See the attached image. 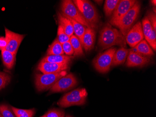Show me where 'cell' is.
<instances>
[{
  "instance_id": "603a6c76",
  "label": "cell",
  "mask_w": 156,
  "mask_h": 117,
  "mask_svg": "<svg viewBox=\"0 0 156 117\" xmlns=\"http://www.w3.org/2000/svg\"><path fill=\"white\" fill-rule=\"evenodd\" d=\"M119 2V0H106L104 6L105 15L108 17L111 16Z\"/></svg>"
},
{
  "instance_id": "7c38bea8",
  "label": "cell",
  "mask_w": 156,
  "mask_h": 117,
  "mask_svg": "<svg viewBox=\"0 0 156 117\" xmlns=\"http://www.w3.org/2000/svg\"><path fill=\"white\" fill-rule=\"evenodd\" d=\"M150 61V57L143 56L130 50L127 56L126 65L128 67H143Z\"/></svg>"
},
{
  "instance_id": "5b68a950",
  "label": "cell",
  "mask_w": 156,
  "mask_h": 117,
  "mask_svg": "<svg viewBox=\"0 0 156 117\" xmlns=\"http://www.w3.org/2000/svg\"><path fill=\"white\" fill-rule=\"evenodd\" d=\"M141 9V4L136 1L133 7L122 17L117 27L120 29V31L125 37L128 32L132 27L133 24L137 19Z\"/></svg>"
},
{
  "instance_id": "74e56055",
  "label": "cell",
  "mask_w": 156,
  "mask_h": 117,
  "mask_svg": "<svg viewBox=\"0 0 156 117\" xmlns=\"http://www.w3.org/2000/svg\"><path fill=\"white\" fill-rule=\"evenodd\" d=\"M71 117V116H67V117Z\"/></svg>"
},
{
  "instance_id": "f546056e",
  "label": "cell",
  "mask_w": 156,
  "mask_h": 117,
  "mask_svg": "<svg viewBox=\"0 0 156 117\" xmlns=\"http://www.w3.org/2000/svg\"><path fill=\"white\" fill-rule=\"evenodd\" d=\"M148 44L152 47V49L156 51V31L152 29L151 34L147 41Z\"/></svg>"
},
{
  "instance_id": "1f68e13d",
  "label": "cell",
  "mask_w": 156,
  "mask_h": 117,
  "mask_svg": "<svg viewBox=\"0 0 156 117\" xmlns=\"http://www.w3.org/2000/svg\"><path fill=\"white\" fill-rule=\"evenodd\" d=\"M7 43L6 38L4 37H0V50L5 49L7 46Z\"/></svg>"
},
{
  "instance_id": "52a82bcc",
  "label": "cell",
  "mask_w": 156,
  "mask_h": 117,
  "mask_svg": "<svg viewBox=\"0 0 156 117\" xmlns=\"http://www.w3.org/2000/svg\"><path fill=\"white\" fill-rule=\"evenodd\" d=\"M60 9L61 14L65 16L77 21V22L79 23L87 28H92L91 25L81 15L79 10H78L72 1L64 0L62 1L60 5Z\"/></svg>"
},
{
  "instance_id": "d590c367",
  "label": "cell",
  "mask_w": 156,
  "mask_h": 117,
  "mask_svg": "<svg viewBox=\"0 0 156 117\" xmlns=\"http://www.w3.org/2000/svg\"><path fill=\"white\" fill-rule=\"evenodd\" d=\"M46 117V115H45V114H44V115H43V116H41V117Z\"/></svg>"
},
{
  "instance_id": "484cf974",
  "label": "cell",
  "mask_w": 156,
  "mask_h": 117,
  "mask_svg": "<svg viewBox=\"0 0 156 117\" xmlns=\"http://www.w3.org/2000/svg\"><path fill=\"white\" fill-rule=\"evenodd\" d=\"M0 114L3 117H16L11 107L5 104H0Z\"/></svg>"
},
{
  "instance_id": "30bf717a",
  "label": "cell",
  "mask_w": 156,
  "mask_h": 117,
  "mask_svg": "<svg viewBox=\"0 0 156 117\" xmlns=\"http://www.w3.org/2000/svg\"><path fill=\"white\" fill-rule=\"evenodd\" d=\"M5 38L7 45L5 49L16 55L19 46L24 38L25 35L17 34L5 28Z\"/></svg>"
},
{
  "instance_id": "d4e9b609",
  "label": "cell",
  "mask_w": 156,
  "mask_h": 117,
  "mask_svg": "<svg viewBox=\"0 0 156 117\" xmlns=\"http://www.w3.org/2000/svg\"><path fill=\"white\" fill-rule=\"evenodd\" d=\"M11 76L5 72H0V90L5 88L10 83Z\"/></svg>"
},
{
  "instance_id": "cb8c5ba5",
  "label": "cell",
  "mask_w": 156,
  "mask_h": 117,
  "mask_svg": "<svg viewBox=\"0 0 156 117\" xmlns=\"http://www.w3.org/2000/svg\"><path fill=\"white\" fill-rule=\"evenodd\" d=\"M142 25L144 36L145 38V40L147 41L151 34V31L153 29L152 25L147 16H145L143 19Z\"/></svg>"
},
{
  "instance_id": "d6986e66",
  "label": "cell",
  "mask_w": 156,
  "mask_h": 117,
  "mask_svg": "<svg viewBox=\"0 0 156 117\" xmlns=\"http://www.w3.org/2000/svg\"><path fill=\"white\" fill-rule=\"evenodd\" d=\"M1 54L2 61L5 67L9 69H12L16 63V55L5 49L1 50Z\"/></svg>"
},
{
  "instance_id": "3957f363",
  "label": "cell",
  "mask_w": 156,
  "mask_h": 117,
  "mask_svg": "<svg viewBox=\"0 0 156 117\" xmlns=\"http://www.w3.org/2000/svg\"><path fill=\"white\" fill-rule=\"evenodd\" d=\"M87 95L86 89H77L64 95L58 102V104L62 108L82 105L86 103Z\"/></svg>"
},
{
  "instance_id": "ffe728a7",
  "label": "cell",
  "mask_w": 156,
  "mask_h": 117,
  "mask_svg": "<svg viewBox=\"0 0 156 117\" xmlns=\"http://www.w3.org/2000/svg\"><path fill=\"white\" fill-rule=\"evenodd\" d=\"M65 16L68 18L70 20V21L71 22L72 24L73 27V31H74V33H75L74 35L79 38L80 41L81 42V44H82L83 36L84 35V33H85V31L86 30V28L87 27L84 26L82 24H80L79 23L77 22V21L73 20V19H71V18H69V17H67L66 16Z\"/></svg>"
},
{
  "instance_id": "f1b7e54d",
  "label": "cell",
  "mask_w": 156,
  "mask_h": 117,
  "mask_svg": "<svg viewBox=\"0 0 156 117\" xmlns=\"http://www.w3.org/2000/svg\"><path fill=\"white\" fill-rule=\"evenodd\" d=\"M62 48L64 54L67 56H71L74 54V51L70 41H67L62 44Z\"/></svg>"
},
{
  "instance_id": "7402d4cb",
  "label": "cell",
  "mask_w": 156,
  "mask_h": 117,
  "mask_svg": "<svg viewBox=\"0 0 156 117\" xmlns=\"http://www.w3.org/2000/svg\"><path fill=\"white\" fill-rule=\"evenodd\" d=\"M64 54L62 45L58 42L57 38L49 46L47 51V55H57Z\"/></svg>"
},
{
  "instance_id": "8d00e7d4",
  "label": "cell",
  "mask_w": 156,
  "mask_h": 117,
  "mask_svg": "<svg viewBox=\"0 0 156 117\" xmlns=\"http://www.w3.org/2000/svg\"><path fill=\"white\" fill-rule=\"evenodd\" d=\"M0 117H2V115L1 114H0Z\"/></svg>"
},
{
  "instance_id": "d6a6232c",
  "label": "cell",
  "mask_w": 156,
  "mask_h": 117,
  "mask_svg": "<svg viewBox=\"0 0 156 117\" xmlns=\"http://www.w3.org/2000/svg\"><path fill=\"white\" fill-rule=\"evenodd\" d=\"M36 113V110L35 109H30L29 111L27 113L22 116L17 117H33Z\"/></svg>"
},
{
  "instance_id": "e0dca14e",
  "label": "cell",
  "mask_w": 156,
  "mask_h": 117,
  "mask_svg": "<svg viewBox=\"0 0 156 117\" xmlns=\"http://www.w3.org/2000/svg\"><path fill=\"white\" fill-rule=\"evenodd\" d=\"M58 18L59 25L62 27L66 34L71 37L74 34L72 24L68 18L63 16L61 13H58Z\"/></svg>"
},
{
  "instance_id": "4316f807",
  "label": "cell",
  "mask_w": 156,
  "mask_h": 117,
  "mask_svg": "<svg viewBox=\"0 0 156 117\" xmlns=\"http://www.w3.org/2000/svg\"><path fill=\"white\" fill-rule=\"evenodd\" d=\"M70 38L69 36H67L64 31L63 30L61 26L58 25V29L57 38V39L58 40V42L63 44L65 42L69 41L70 40Z\"/></svg>"
},
{
  "instance_id": "9c48e42d",
  "label": "cell",
  "mask_w": 156,
  "mask_h": 117,
  "mask_svg": "<svg viewBox=\"0 0 156 117\" xmlns=\"http://www.w3.org/2000/svg\"><path fill=\"white\" fill-rule=\"evenodd\" d=\"M136 2V1L135 0L120 1L110 19V24L117 27L121 19L133 7Z\"/></svg>"
},
{
  "instance_id": "ba28073f",
  "label": "cell",
  "mask_w": 156,
  "mask_h": 117,
  "mask_svg": "<svg viewBox=\"0 0 156 117\" xmlns=\"http://www.w3.org/2000/svg\"><path fill=\"white\" fill-rule=\"evenodd\" d=\"M78 80L76 76L72 74H67L61 77L50 89V93L64 92L72 89L78 84Z\"/></svg>"
},
{
  "instance_id": "4fadbf2b",
  "label": "cell",
  "mask_w": 156,
  "mask_h": 117,
  "mask_svg": "<svg viewBox=\"0 0 156 117\" xmlns=\"http://www.w3.org/2000/svg\"><path fill=\"white\" fill-rule=\"evenodd\" d=\"M69 64H59L41 60L38 64L37 69L43 74H53L66 70Z\"/></svg>"
},
{
  "instance_id": "e575fe53",
  "label": "cell",
  "mask_w": 156,
  "mask_h": 117,
  "mask_svg": "<svg viewBox=\"0 0 156 117\" xmlns=\"http://www.w3.org/2000/svg\"><path fill=\"white\" fill-rule=\"evenodd\" d=\"M151 2L154 6H156V1L155 0H154V1H151Z\"/></svg>"
},
{
  "instance_id": "ac0fdd59",
  "label": "cell",
  "mask_w": 156,
  "mask_h": 117,
  "mask_svg": "<svg viewBox=\"0 0 156 117\" xmlns=\"http://www.w3.org/2000/svg\"><path fill=\"white\" fill-rule=\"evenodd\" d=\"M72 56L64 54L57 55H47L42 59L44 61L59 64H69L71 61Z\"/></svg>"
},
{
  "instance_id": "83f0119b",
  "label": "cell",
  "mask_w": 156,
  "mask_h": 117,
  "mask_svg": "<svg viewBox=\"0 0 156 117\" xmlns=\"http://www.w3.org/2000/svg\"><path fill=\"white\" fill-rule=\"evenodd\" d=\"M46 117H64V111L59 109H52L45 114Z\"/></svg>"
},
{
  "instance_id": "6da1fadb",
  "label": "cell",
  "mask_w": 156,
  "mask_h": 117,
  "mask_svg": "<svg viewBox=\"0 0 156 117\" xmlns=\"http://www.w3.org/2000/svg\"><path fill=\"white\" fill-rule=\"evenodd\" d=\"M126 44L125 37L122 33L115 28H113L109 24H107L101 30L98 44L102 50L115 46L126 48Z\"/></svg>"
},
{
  "instance_id": "5bb4252c",
  "label": "cell",
  "mask_w": 156,
  "mask_h": 117,
  "mask_svg": "<svg viewBox=\"0 0 156 117\" xmlns=\"http://www.w3.org/2000/svg\"><path fill=\"white\" fill-rule=\"evenodd\" d=\"M96 33L93 28L88 27L86 28L83 36L82 46L87 52L92 50L94 47Z\"/></svg>"
},
{
  "instance_id": "277c9868",
  "label": "cell",
  "mask_w": 156,
  "mask_h": 117,
  "mask_svg": "<svg viewBox=\"0 0 156 117\" xmlns=\"http://www.w3.org/2000/svg\"><path fill=\"white\" fill-rule=\"evenodd\" d=\"M67 70L53 74H36L35 75V86L38 91L50 89L61 77L67 74Z\"/></svg>"
},
{
  "instance_id": "7a4b0ae2",
  "label": "cell",
  "mask_w": 156,
  "mask_h": 117,
  "mask_svg": "<svg viewBox=\"0 0 156 117\" xmlns=\"http://www.w3.org/2000/svg\"><path fill=\"white\" fill-rule=\"evenodd\" d=\"M73 2L84 19L92 28H95L99 21V16L95 6L87 0H75Z\"/></svg>"
},
{
  "instance_id": "9a60e30c",
  "label": "cell",
  "mask_w": 156,
  "mask_h": 117,
  "mask_svg": "<svg viewBox=\"0 0 156 117\" xmlns=\"http://www.w3.org/2000/svg\"><path fill=\"white\" fill-rule=\"evenodd\" d=\"M130 50L146 57H150L154 55L153 50L145 39H143Z\"/></svg>"
},
{
  "instance_id": "4dcf8cb0",
  "label": "cell",
  "mask_w": 156,
  "mask_h": 117,
  "mask_svg": "<svg viewBox=\"0 0 156 117\" xmlns=\"http://www.w3.org/2000/svg\"><path fill=\"white\" fill-rule=\"evenodd\" d=\"M148 19L150 22L152 28L156 31V14L153 12L150 11L148 12L147 16Z\"/></svg>"
},
{
  "instance_id": "2e32d148",
  "label": "cell",
  "mask_w": 156,
  "mask_h": 117,
  "mask_svg": "<svg viewBox=\"0 0 156 117\" xmlns=\"http://www.w3.org/2000/svg\"><path fill=\"white\" fill-rule=\"evenodd\" d=\"M129 52L128 49L124 47H120L116 50L113 56L111 67L116 66L123 64L127 59Z\"/></svg>"
},
{
  "instance_id": "836d02e7",
  "label": "cell",
  "mask_w": 156,
  "mask_h": 117,
  "mask_svg": "<svg viewBox=\"0 0 156 117\" xmlns=\"http://www.w3.org/2000/svg\"><path fill=\"white\" fill-rule=\"evenodd\" d=\"M95 2L99 4V5H101L102 3V1H94Z\"/></svg>"
},
{
  "instance_id": "44dd1931",
  "label": "cell",
  "mask_w": 156,
  "mask_h": 117,
  "mask_svg": "<svg viewBox=\"0 0 156 117\" xmlns=\"http://www.w3.org/2000/svg\"><path fill=\"white\" fill-rule=\"evenodd\" d=\"M69 41L71 44L74 51L73 55L74 56H82L84 54L81 42L75 35L73 34L70 38Z\"/></svg>"
},
{
  "instance_id": "8992f818",
  "label": "cell",
  "mask_w": 156,
  "mask_h": 117,
  "mask_svg": "<svg viewBox=\"0 0 156 117\" xmlns=\"http://www.w3.org/2000/svg\"><path fill=\"white\" fill-rule=\"evenodd\" d=\"M116 51V48L114 47L100 53L93 62L95 69L99 73L102 74L108 72L111 68L113 56Z\"/></svg>"
},
{
  "instance_id": "8fae6325",
  "label": "cell",
  "mask_w": 156,
  "mask_h": 117,
  "mask_svg": "<svg viewBox=\"0 0 156 117\" xmlns=\"http://www.w3.org/2000/svg\"><path fill=\"white\" fill-rule=\"evenodd\" d=\"M126 43L130 47H135L144 39L142 25L140 22L132 26L125 37Z\"/></svg>"
}]
</instances>
